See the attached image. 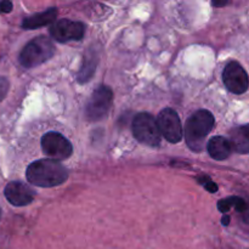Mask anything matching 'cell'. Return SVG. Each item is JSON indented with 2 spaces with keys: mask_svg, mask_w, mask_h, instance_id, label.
Returning a JSON list of instances; mask_svg holds the SVG:
<instances>
[{
  "mask_svg": "<svg viewBox=\"0 0 249 249\" xmlns=\"http://www.w3.org/2000/svg\"><path fill=\"white\" fill-rule=\"evenodd\" d=\"M27 180L39 187H53L68 179V172L58 160H39L28 165Z\"/></svg>",
  "mask_w": 249,
  "mask_h": 249,
  "instance_id": "cell-1",
  "label": "cell"
},
{
  "mask_svg": "<svg viewBox=\"0 0 249 249\" xmlns=\"http://www.w3.org/2000/svg\"><path fill=\"white\" fill-rule=\"evenodd\" d=\"M214 117L207 109L195 112L185 124V140L195 152H201L207 135L214 128Z\"/></svg>",
  "mask_w": 249,
  "mask_h": 249,
  "instance_id": "cell-2",
  "label": "cell"
},
{
  "mask_svg": "<svg viewBox=\"0 0 249 249\" xmlns=\"http://www.w3.org/2000/svg\"><path fill=\"white\" fill-rule=\"evenodd\" d=\"M55 53V45L48 36H36L32 39L19 53V63L26 68L41 65Z\"/></svg>",
  "mask_w": 249,
  "mask_h": 249,
  "instance_id": "cell-3",
  "label": "cell"
},
{
  "mask_svg": "<svg viewBox=\"0 0 249 249\" xmlns=\"http://www.w3.org/2000/svg\"><path fill=\"white\" fill-rule=\"evenodd\" d=\"M133 133L136 140L151 147H157L162 140L157 121L150 113H139L134 118Z\"/></svg>",
  "mask_w": 249,
  "mask_h": 249,
  "instance_id": "cell-4",
  "label": "cell"
},
{
  "mask_svg": "<svg viewBox=\"0 0 249 249\" xmlns=\"http://www.w3.org/2000/svg\"><path fill=\"white\" fill-rule=\"evenodd\" d=\"M113 101V91L109 87L101 85L92 92L85 107V116L89 121L97 122L104 119L111 109Z\"/></svg>",
  "mask_w": 249,
  "mask_h": 249,
  "instance_id": "cell-5",
  "label": "cell"
},
{
  "mask_svg": "<svg viewBox=\"0 0 249 249\" xmlns=\"http://www.w3.org/2000/svg\"><path fill=\"white\" fill-rule=\"evenodd\" d=\"M41 148L43 152L53 160H67L73 152L72 143L56 131L46 133L41 138Z\"/></svg>",
  "mask_w": 249,
  "mask_h": 249,
  "instance_id": "cell-6",
  "label": "cell"
},
{
  "mask_svg": "<svg viewBox=\"0 0 249 249\" xmlns=\"http://www.w3.org/2000/svg\"><path fill=\"white\" fill-rule=\"evenodd\" d=\"M157 124L162 136L172 143H178L182 140L184 131L182 124L177 112L172 108H164L157 118Z\"/></svg>",
  "mask_w": 249,
  "mask_h": 249,
  "instance_id": "cell-7",
  "label": "cell"
},
{
  "mask_svg": "<svg viewBox=\"0 0 249 249\" xmlns=\"http://www.w3.org/2000/svg\"><path fill=\"white\" fill-rule=\"evenodd\" d=\"M85 33V27L82 22L71 21V19H60L55 22L50 28V34L58 43L82 40Z\"/></svg>",
  "mask_w": 249,
  "mask_h": 249,
  "instance_id": "cell-8",
  "label": "cell"
},
{
  "mask_svg": "<svg viewBox=\"0 0 249 249\" xmlns=\"http://www.w3.org/2000/svg\"><path fill=\"white\" fill-rule=\"evenodd\" d=\"M223 80L229 91L241 95L248 90L249 78L245 68L236 61L229 63L223 72Z\"/></svg>",
  "mask_w": 249,
  "mask_h": 249,
  "instance_id": "cell-9",
  "label": "cell"
},
{
  "mask_svg": "<svg viewBox=\"0 0 249 249\" xmlns=\"http://www.w3.org/2000/svg\"><path fill=\"white\" fill-rule=\"evenodd\" d=\"M4 194L7 201L15 207L27 206L33 201L36 196L34 190L21 181L9 182L5 187Z\"/></svg>",
  "mask_w": 249,
  "mask_h": 249,
  "instance_id": "cell-10",
  "label": "cell"
},
{
  "mask_svg": "<svg viewBox=\"0 0 249 249\" xmlns=\"http://www.w3.org/2000/svg\"><path fill=\"white\" fill-rule=\"evenodd\" d=\"M208 152L211 157L215 160H224L229 158L232 152V146L230 140L224 136H214L208 142Z\"/></svg>",
  "mask_w": 249,
  "mask_h": 249,
  "instance_id": "cell-11",
  "label": "cell"
},
{
  "mask_svg": "<svg viewBox=\"0 0 249 249\" xmlns=\"http://www.w3.org/2000/svg\"><path fill=\"white\" fill-rule=\"evenodd\" d=\"M56 16H57V9L51 7V9L45 10V11L40 12V14H36L31 17H27L22 23V27L26 29H36L39 27L46 26L55 21Z\"/></svg>",
  "mask_w": 249,
  "mask_h": 249,
  "instance_id": "cell-12",
  "label": "cell"
},
{
  "mask_svg": "<svg viewBox=\"0 0 249 249\" xmlns=\"http://www.w3.org/2000/svg\"><path fill=\"white\" fill-rule=\"evenodd\" d=\"M230 142L237 153H249V125H241L231 131Z\"/></svg>",
  "mask_w": 249,
  "mask_h": 249,
  "instance_id": "cell-13",
  "label": "cell"
},
{
  "mask_svg": "<svg viewBox=\"0 0 249 249\" xmlns=\"http://www.w3.org/2000/svg\"><path fill=\"white\" fill-rule=\"evenodd\" d=\"M97 65V56L96 53L94 50L88 51V53L85 55L84 63L82 66V70L78 73V80L79 83H85L88 80L91 79L92 74H94L95 70H96Z\"/></svg>",
  "mask_w": 249,
  "mask_h": 249,
  "instance_id": "cell-14",
  "label": "cell"
},
{
  "mask_svg": "<svg viewBox=\"0 0 249 249\" xmlns=\"http://www.w3.org/2000/svg\"><path fill=\"white\" fill-rule=\"evenodd\" d=\"M198 181L201 182L202 186H204V189H206L207 191L212 192V194H214V192L218 191V185H216L214 181H212L208 177H204L203 175L202 178H199Z\"/></svg>",
  "mask_w": 249,
  "mask_h": 249,
  "instance_id": "cell-15",
  "label": "cell"
},
{
  "mask_svg": "<svg viewBox=\"0 0 249 249\" xmlns=\"http://www.w3.org/2000/svg\"><path fill=\"white\" fill-rule=\"evenodd\" d=\"M9 80L4 77H0V102L5 99V96L7 95L9 91Z\"/></svg>",
  "mask_w": 249,
  "mask_h": 249,
  "instance_id": "cell-16",
  "label": "cell"
},
{
  "mask_svg": "<svg viewBox=\"0 0 249 249\" xmlns=\"http://www.w3.org/2000/svg\"><path fill=\"white\" fill-rule=\"evenodd\" d=\"M232 207V201H231V197L226 199H221L218 202V209L221 213H228L230 211V208Z\"/></svg>",
  "mask_w": 249,
  "mask_h": 249,
  "instance_id": "cell-17",
  "label": "cell"
},
{
  "mask_svg": "<svg viewBox=\"0 0 249 249\" xmlns=\"http://www.w3.org/2000/svg\"><path fill=\"white\" fill-rule=\"evenodd\" d=\"M12 10V4L10 1H0V12H10Z\"/></svg>",
  "mask_w": 249,
  "mask_h": 249,
  "instance_id": "cell-18",
  "label": "cell"
},
{
  "mask_svg": "<svg viewBox=\"0 0 249 249\" xmlns=\"http://www.w3.org/2000/svg\"><path fill=\"white\" fill-rule=\"evenodd\" d=\"M242 219H243V221H245V223L249 224V203L247 206V209H246V211L242 213Z\"/></svg>",
  "mask_w": 249,
  "mask_h": 249,
  "instance_id": "cell-19",
  "label": "cell"
},
{
  "mask_svg": "<svg viewBox=\"0 0 249 249\" xmlns=\"http://www.w3.org/2000/svg\"><path fill=\"white\" fill-rule=\"evenodd\" d=\"M228 4H229L228 1H215V0H214V1H212V5H213V6H215V7L225 6V5H228Z\"/></svg>",
  "mask_w": 249,
  "mask_h": 249,
  "instance_id": "cell-20",
  "label": "cell"
},
{
  "mask_svg": "<svg viewBox=\"0 0 249 249\" xmlns=\"http://www.w3.org/2000/svg\"><path fill=\"white\" fill-rule=\"evenodd\" d=\"M221 223H223V225L228 226L229 224H230V216H229V215H224L223 219H221Z\"/></svg>",
  "mask_w": 249,
  "mask_h": 249,
  "instance_id": "cell-21",
  "label": "cell"
},
{
  "mask_svg": "<svg viewBox=\"0 0 249 249\" xmlns=\"http://www.w3.org/2000/svg\"><path fill=\"white\" fill-rule=\"evenodd\" d=\"M0 218H1V209H0Z\"/></svg>",
  "mask_w": 249,
  "mask_h": 249,
  "instance_id": "cell-22",
  "label": "cell"
}]
</instances>
